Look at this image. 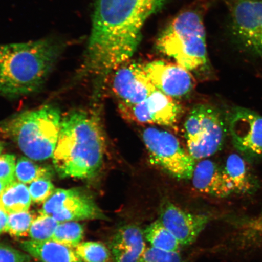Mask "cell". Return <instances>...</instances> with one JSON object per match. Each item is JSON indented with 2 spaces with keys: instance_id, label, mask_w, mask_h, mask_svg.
I'll return each instance as SVG.
<instances>
[{
  "instance_id": "27",
  "label": "cell",
  "mask_w": 262,
  "mask_h": 262,
  "mask_svg": "<svg viewBox=\"0 0 262 262\" xmlns=\"http://www.w3.org/2000/svg\"><path fill=\"white\" fill-rule=\"evenodd\" d=\"M139 262H185L178 252H167L156 248H146Z\"/></svg>"
},
{
  "instance_id": "18",
  "label": "cell",
  "mask_w": 262,
  "mask_h": 262,
  "mask_svg": "<svg viewBox=\"0 0 262 262\" xmlns=\"http://www.w3.org/2000/svg\"><path fill=\"white\" fill-rule=\"evenodd\" d=\"M20 247L41 262H84L74 248L54 241H25L21 242Z\"/></svg>"
},
{
  "instance_id": "26",
  "label": "cell",
  "mask_w": 262,
  "mask_h": 262,
  "mask_svg": "<svg viewBox=\"0 0 262 262\" xmlns=\"http://www.w3.org/2000/svg\"><path fill=\"white\" fill-rule=\"evenodd\" d=\"M32 201L37 204L45 203L55 191V187L49 179H39L30 183L29 187Z\"/></svg>"
},
{
  "instance_id": "17",
  "label": "cell",
  "mask_w": 262,
  "mask_h": 262,
  "mask_svg": "<svg viewBox=\"0 0 262 262\" xmlns=\"http://www.w3.org/2000/svg\"><path fill=\"white\" fill-rule=\"evenodd\" d=\"M243 157L237 154L229 155L224 167L234 194H251L256 191L258 182L253 169Z\"/></svg>"
},
{
  "instance_id": "14",
  "label": "cell",
  "mask_w": 262,
  "mask_h": 262,
  "mask_svg": "<svg viewBox=\"0 0 262 262\" xmlns=\"http://www.w3.org/2000/svg\"><path fill=\"white\" fill-rule=\"evenodd\" d=\"M191 180L194 188L203 194L217 198L234 194L224 167L211 160H201L196 163Z\"/></svg>"
},
{
  "instance_id": "8",
  "label": "cell",
  "mask_w": 262,
  "mask_h": 262,
  "mask_svg": "<svg viewBox=\"0 0 262 262\" xmlns=\"http://www.w3.org/2000/svg\"><path fill=\"white\" fill-rule=\"evenodd\" d=\"M229 6L238 47L262 60V0H229Z\"/></svg>"
},
{
  "instance_id": "32",
  "label": "cell",
  "mask_w": 262,
  "mask_h": 262,
  "mask_svg": "<svg viewBox=\"0 0 262 262\" xmlns=\"http://www.w3.org/2000/svg\"><path fill=\"white\" fill-rule=\"evenodd\" d=\"M10 184L11 183L0 180V195H2L3 192L5 191Z\"/></svg>"
},
{
  "instance_id": "6",
  "label": "cell",
  "mask_w": 262,
  "mask_h": 262,
  "mask_svg": "<svg viewBox=\"0 0 262 262\" xmlns=\"http://www.w3.org/2000/svg\"><path fill=\"white\" fill-rule=\"evenodd\" d=\"M183 126L186 149L195 161L208 159L221 150L228 130L224 115L208 104L193 107Z\"/></svg>"
},
{
  "instance_id": "25",
  "label": "cell",
  "mask_w": 262,
  "mask_h": 262,
  "mask_svg": "<svg viewBox=\"0 0 262 262\" xmlns=\"http://www.w3.org/2000/svg\"><path fill=\"white\" fill-rule=\"evenodd\" d=\"M35 217L29 211L10 213L7 232L13 237L28 236L29 229Z\"/></svg>"
},
{
  "instance_id": "21",
  "label": "cell",
  "mask_w": 262,
  "mask_h": 262,
  "mask_svg": "<svg viewBox=\"0 0 262 262\" xmlns=\"http://www.w3.org/2000/svg\"><path fill=\"white\" fill-rule=\"evenodd\" d=\"M52 175L51 169L38 166L26 157H21L16 164L15 178L18 182L25 184L39 179H49Z\"/></svg>"
},
{
  "instance_id": "11",
  "label": "cell",
  "mask_w": 262,
  "mask_h": 262,
  "mask_svg": "<svg viewBox=\"0 0 262 262\" xmlns=\"http://www.w3.org/2000/svg\"><path fill=\"white\" fill-rule=\"evenodd\" d=\"M107 77H111V87L119 105H135L157 90L147 77L142 64L127 62Z\"/></svg>"
},
{
  "instance_id": "13",
  "label": "cell",
  "mask_w": 262,
  "mask_h": 262,
  "mask_svg": "<svg viewBox=\"0 0 262 262\" xmlns=\"http://www.w3.org/2000/svg\"><path fill=\"white\" fill-rule=\"evenodd\" d=\"M158 220L174 235L180 245H189L196 240L210 221L209 215L192 214L173 203L165 201L160 205Z\"/></svg>"
},
{
  "instance_id": "9",
  "label": "cell",
  "mask_w": 262,
  "mask_h": 262,
  "mask_svg": "<svg viewBox=\"0 0 262 262\" xmlns=\"http://www.w3.org/2000/svg\"><path fill=\"white\" fill-rule=\"evenodd\" d=\"M228 129L238 155L250 164L262 159V116L247 108L232 107Z\"/></svg>"
},
{
  "instance_id": "30",
  "label": "cell",
  "mask_w": 262,
  "mask_h": 262,
  "mask_svg": "<svg viewBox=\"0 0 262 262\" xmlns=\"http://www.w3.org/2000/svg\"><path fill=\"white\" fill-rule=\"evenodd\" d=\"M248 228L252 234L262 233V212L256 219L249 224Z\"/></svg>"
},
{
  "instance_id": "24",
  "label": "cell",
  "mask_w": 262,
  "mask_h": 262,
  "mask_svg": "<svg viewBox=\"0 0 262 262\" xmlns=\"http://www.w3.org/2000/svg\"><path fill=\"white\" fill-rule=\"evenodd\" d=\"M74 250L84 262H109L110 260V251L99 242H81Z\"/></svg>"
},
{
  "instance_id": "4",
  "label": "cell",
  "mask_w": 262,
  "mask_h": 262,
  "mask_svg": "<svg viewBox=\"0 0 262 262\" xmlns=\"http://www.w3.org/2000/svg\"><path fill=\"white\" fill-rule=\"evenodd\" d=\"M157 48L189 71L209 70L205 29L201 15L180 13L160 35Z\"/></svg>"
},
{
  "instance_id": "2",
  "label": "cell",
  "mask_w": 262,
  "mask_h": 262,
  "mask_svg": "<svg viewBox=\"0 0 262 262\" xmlns=\"http://www.w3.org/2000/svg\"><path fill=\"white\" fill-rule=\"evenodd\" d=\"M105 147L97 118L86 112H74L61 120L53 154L54 168L62 178H93L102 166Z\"/></svg>"
},
{
  "instance_id": "23",
  "label": "cell",
  "mask_w": 262,
  "mask_h": 262,
  "mask_svg": "<svg viewBox=\"0 0 262 262\" xmlns=\"http://www.w3.org/2000/svg\"><path fill=\"white\" fill-rule=\"evenodd\" d=\"M59 224L53 216L40 213L33 221L28 236L35 241H51Z\"/></svg>"
},
{
  "instance_id": "28",
  "label": "cell",
  "mask_w": 262,
  "mask_h": 262,
  "mask_svg": "<svg viewBox=\"0 0 262 262\" xmlns=\"http://www.w3.org/2000/svg\"><path fill=\"white\" fill-rule=\"evenodd\" d=\"M15 156L13 155L0 156V180L12 183L15 182Z\"/></svg>"
},
{
  "instance_id": "10",
  "label": "cell",
  "mask_w": 262,
  "mask_h": 262,
  "mask_svg": "<svg viewBox=\"0 0 262 262\" xmlns=\"http://www.w3.org/2000/svg\"><path fill=\"white\" fill-rule=\"evenodd\" d=\"M173 98L157 90L135 105H119L121 115L127 120L140 124L173 126L178 122L182 107Z\"/></svg>"
},
{
  "instance_id": "29",
  "label": "cell",
  "mask_w": 262,
  "mask_h": 262,
  "mask_svg": "<svg viewBox=\"0 0 262 262\" xmlns=\"http://www.w3.org/2000/svg\"><path fill=\"white\" fill-rule=\"evenodd\" d=\"M31 255L5 244H0V262H30Z\"/></svg>"
},
{
  "instance_id": "7",
  "label": "cell",
  "mask_w": 262,
  "mask_h": 262,
  "mask_svg": "<svg viewBox=\"0 0 262 262\" xmlns=\"http://www.w3.org/2000/svg\"><path fill=\"white\" fill-rule=\"evenodd\" d=\"M142 139L150 161L179 180H191L195 160L172 134L157 127H146Z\"/></svg>"
},
{
  "instance_id": "15",
  "label": "cell",
  "mask_w": 262,
  "mask_h": 262,
  "mask_svg": "<svg viewBox=\"0 0 262 262\" xmlns=\"http://www.w3.org/2000/svg\"><path fill=\"white\" fill-rule=\"evenodd\" d=\"M110 250L113 262H139L146 250L143 231L136 225H123L113 235Z\"/></svg>"
},
{
  "instance_id": "5",
  "label": "cell",
  "mask_w": 262,
  "mask_h": 262,
  "mask_svg": "<svg viewBox=\"0 0 262 262\" xmlns=\"http://www.w3.org/2000/svg\"><path fill=\"white\" fill-rule=\"evenodd\" d=\"M61 122L60 113L56 108L44 106L19 114L10 122L8 130L26 156L44 160L53 156Z\"/></svg>"
},
{
  "instance_id": "33",
  "label": "cell",
  "mask_w": 262,
  "mask_h": 262,
  "mask_svg": "<svg viewBox=\"0 0 262 262\" xmlns=\"http://www.w3.org/2000/svg\"><path fill=\"white\" fill-rule=\"evenodd\" d=\"M3 146L1 143H0V154H1L3 151Z\"/></svg>"
},
{
  "instance_id": "12",
  "label": "cell",
  "mask_w": 262,
  "mask_h": 262,
  "mask_svg": "<svg viewBox=\"0 0 262 262\" xmlns=\"http://www.w3.org/2000/svg\"><path fill=\"white\" fill-rule=\"evenodd\" d=\"M147 77L157 90L180 99L194 89L195 81L190 71L178 64L157 60L143 65Z\"/></svg>"
},
{
  "instance_id": "31",
  "label": "cell",
  "mask_w": 262,
  "mask_h": 262,
  "mask_svg": "<svg viewBox=\"0 0 262 262\" xmlns=\"http://www.w3.org/2000/svg\"><path fill=\"white\" fill-rule=\"evenodd\" d=\"M9 213L0 206V234L7 232Z\"/></svg>"
},
{
  "instance_id": "34",
  "label": "cell",
  "mask_w": 262,
  "mask_h": 262,
  "mask_svg": "<svg viewBox=\"0 0 262 262\" xmlns=\"http://www.w3.org/2000/svg\"><path fill=\"white\" fill-rule=\"evenodd\" d=\"M40 262H41V261H40Z\"/></svg>"
},
{
  "instance_id": "20",
  "label": "cell",
  "mask_w": 262,
  "mask_h": 262,
  "mask_svg": "<svg viewBox=\"0 0 262 262\" xmlns=\"http://www.w3.org/2000/svg\"><path fill=\"white\" fill-rule=\"evenodd\" d=\"M143 233L150 247L167 252H178L179 250V241L159 220L147 226Z\"/></svg>"
},
{
  "instance_id": "1",
  "label": "cell",
  "mask_w": 262,
  "mask_h": 262,
  "mask_svg": "<svg viewBox=\"0 0 262 262\" xmlns=\"http://www.w3.org/2000/svg\"><path fill=\"white\" fill-rule=\"evenodd\" d=\"M166 0H97L85 57L89 73L106 78L128 62L144 25Z\"/></svg>"
},
{
  "instance_id": "19",
  "label": "cell",
  "mask_w": 262,
  "mask_h": 262,
  "mask_svg": "<svg viewBox=\"0 0 262 262\" xmlns=\"http://www.w3.org/2000/svg\"><path fill=\"white\" fill-rule=\"evenodd\" d=\"M32 201L29 188L19 182L11 183L0 195V206L9 214L29 211Z\"/></svg>"
},
{
  "instance_id": "3",
  "label": "cell",
  "mask_w": 262,
  "mask_h": 262,
  "mask_svg": "<svg viewBox=\"0 0 262 262\" xmlns=\"http://www.w3.org/2000/svg\"><path fill=\"white\" fill-rule=\"evenodd\" d=\"M63 45L51 38L0 47V92L19 96L44 83L60 55Z\"/></svg>"
},
{
  "instance_id": "22",
  "label": "cell",
  "mask_w": 262,
  "mask_h": 262,
  "mask_svg": "<svg viewBox=\"0 0 262 262\" xmlns=\"http://www.w3.org/2000/svg\"><path fill=\"white\" fill-rule=\"evenodd\" d=\"M84 232L83 226L77 222H61L55 229L51 241L74 249L83 240Z\"/></svg>"
},
{
  "instance_id": "16",
  "label": "cell",
  "mask_w": 262,
  "mask_h": 262,
  "mask_svg": "<svg viewBox=\"0 0 262 262\" xmlns=\"http://www.w3.org/2000/svg\"><path fill=\"white\" fill-rule=\"evenodd\" d=\"M52 216L59 223L107 219L93 199L73 189H70L60 210Z\"/></svg>"
}]
</instances>
